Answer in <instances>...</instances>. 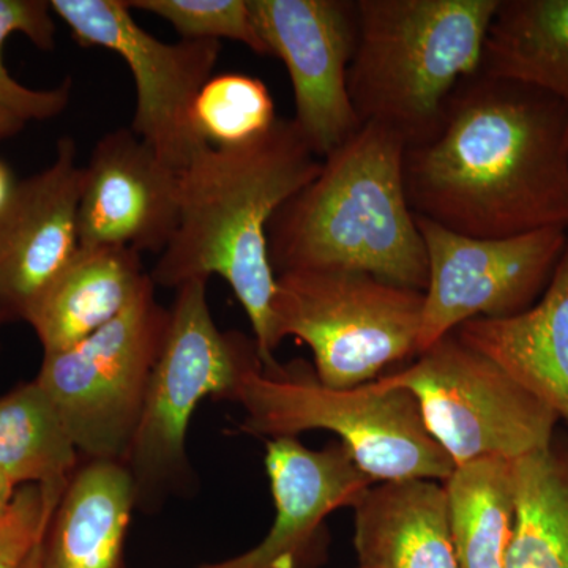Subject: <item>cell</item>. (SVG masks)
<instances>
[{
    "label": "cell",
    "instance_id": "cell-1",
    "mask_svg": "<svg viewBox=\"0 0 568 568\" xmlns=\"http://www.w3.org/2000/svg\"><path fill=\"white\" fill-rule=\"evenodd\" d=\"M403 178L413 212L458 234L568 230V108L478 71L448 100L435 136L406 148Z\"/></svg>",
    "mask_w": 568,
    "mask_h": 568
},
{
    "label": "cell",
    "instance_id": "cell-2",
    "mask_svg": "<svg viewBox=\"0 0 568 568\" xmlns=\"http://www.w3.org/2000/svg\"><path fill=\"white\" fill-rule=\"evenodd\" d=\"M321 168L294 119L278 118L241 144L203 149L179 175L178 231L149 272L155 287L166 290L222 276L244 306L265 372L280 368L272 349L276 275L268 224Z\"/></svg>",
    "mask_w": 568,
    "mask_h": 568
},
{
    "label": "cell",
    "instance_id": "cell-3",
    "mask_svg": "<svg viewBox=\"0 0 568 568\" xmlns=\"http://www.w3.org/2000/svg\"><path fill=\"white\" fill-rule=\"evenodd\" d=\"M406 142L364 123L268 224L275 275L305 268L366 272L425 293L428 260L403 178Z\"/></svg>",
    "mask_w": 568,
    "mask_h": 568
},
{
    "label": "cell",
    "instance_id": "cell-4",
    "mask_svg": "<svg viewBox=\"0 0 568 568\" xmlns=\"http://www.w3.org/2000/svg\"><path fill=\"white\" fill-rule=\"evenodd\" d=\"M499 0H357L347 92L357 118L410 145L432 140L448 100L478 73Z\"/></svg>",
    "mask_w": 568,
    "mask_h": 568
},
{
    "label": "cell",
    "instance_id": "cell-5",
    "mask_svg": "<svg viewBox=\"0 0 568 568\" xmlns=\"http://www.w3.org/2000/svg\"><path fill=\"white\" fill-rule=\"evenodd\" d=\"M235 403L245 409L241 432L280 439L310 429L338 436L357 466L379 481L436 480L444 484L455 465L426 429L416 396L377 381L332 388L305 361L264 366L242 379Z\"/></svg>",
    "mask_w": 568,
    "mask_h": 568
},
{
    "label": "cell",
    "instance_id": "cell-6",
    "mask_svg": "<svg viewBox=\"0 0 568 568\" xmlns=\"http://www.w3.org/2000/svg\"><path fill=\"white\" fill-rule=\"evenodd\" d=\"M207 283L192 280L175 290L170 328L125 462L136 508L145 515L196 489L186 436L197 405L205 398L235 402L242 379L264 366L253 336L220 331L209 308Z\"/></svg>",
    "mask_w": 568,
    "mask_h": 568
},
{
    "label": "cell",
    "instance_id": "cell-7",
    "mask_svg": "<svg viewBox=\"0 0 568 568\" xmlns=\"http://www.w3.org/2000/svg\"><path fill=\"white\" fill-rule=\"evenodd\" d=\"M424 301L420 291L366 272H283L272 298V349L295 336L312 349L321 384L364 386L417 355Z\"/></svg>",
    "mask_w": 568,
    "mask_h": 568
},
{
    "label": "cell",
    "instance_id": "cell-8",
    "mask_svg": "<svg viewBox=\"0 0 568 568\" xmlns=\"http://www.w3.org/2000/svg\"><path fill=\"white\" fill-rule=\"evenodd\" d=\"M170 320L151 280L121 316L84 342L43 355L36 381L84 459L125 465Z\"/></svg>",
    "mask_w": 568,
    "mask_h": 568
},
{
    "label": "cell",
    "instance_id": "cell-9",
    "mask_svg": "<svg viewBox=\"0 0 568 568\" xmlns=\"http://www.w3.org/2000/svg\"><path fill=\"white\" fill-rule=\"evenodd\" d=\"M417 357L376 381L416 396L426 429L455 466L488 457L518 459L555 436L558 416L455 332Z\"/></svg>",
    "mask_w": 568,
    "mask_h": 568
},
{
    "label": "cell",
    "instance_id": "cell-10",
    "mask_svg": "<svg viewBox=\"0 0 568 568\" xmlns=\"http://www.w3.org/2000/svg\"><path fill=\"white\" fill-rule=\"evenodd\" d=\"M82 48L121 55L132 71L136 108L130 129L179 174L207 148L194 136L190 111L213 77L222 41L164 43L134 20L126 0H50Z\"/></svg>",
    "mask_w": 568,
    "mask_h": 568
},
{
    "label": "cell",
    "instance_id": "cell-11",
    "mask_svg": "<svg viewBox=\"0 0 568 568\" xmlns=\"http://www.w3.org/2000/svg\"><path fill=\"white\" fill-rule=\"evenodd\" d=\"M416 219L428 260L417 355L467 321L503 320L536 305L568 242L564 227L480 239Z\"/></svg>",
    "mask_w": 568,
    "mask_h": 568
},
{
    "label": "cell",
    "instance_id": "cell-12",
    "mask_svg": "<svg viewBox=\"0 0 568 568\" xmlns=\"http://www.w3.org/2000/svg\"><path fill=\"white\" fill-rule=\"evenodd\" d=\"M261 40L286 65L294 121L325 159L362 126L347 92L357 0H248Z\"/></svg>",
    "mask_w": 568,
    "mask_h": 568
},
{
    "label": "cell",
    "instance_id": "cell-13",
    "mask_svg": "<svg viewBox=\"0 0 568 568\" xmlns=\"http://www.w3.org/2000/svg\"><path fill=\"white\" fill-rule=\"evenodd\" d=\"M82 183L77 142L63 136L54 162L18 182L0 213V308L10 323L28 320L80 250Z\"/></svg>",
    "mask_w": 568,
    "mask_h": 568
},
{
    "label": "cell",
    "instance_id": "cell-14",
    "mask_svg": "<svg viewBox=\"0 0 568 568\" xmlns=\"http://www.w3.org/2000/svg\"><path fill=\"white\" fill-rule=\"evenodd\" d=\"M132 129L104 134L84 166L80 246L162 253L181 219V178Z\"/></svg>",
    "mask_w": 568,
    "mask_h": 568
},
{
    "label": "cell",
    "instance_id": "cell-15",
    "mask_svg": "<svg viewBox=\"0 0 568 568\" xmlns=\"http://www.w3.org/2000/svg\"><path fill=\"white\" fill-rule=\"evenodd\" d=\"M265 450L275 506L267 536L235 558L197 568H305L325 518L338 508H354L375 485L342 443L313 450L295 437H280L267 440Z\"/></svg>",
    "mask_w": 568,
    "mask_h": 568
},
{
    "label": "cell",
    "instance_id": "cell-16",
    "mask_svg": "<svg viewBox=\"0 0 568 568\" xmlns=\"http://www.w3.org/2000/svg\"><path fill=\"white\" fill-rule=\"evenodd\" d=\"M455 335L506 369L568 426V242L536 305L503 320L467 321Z\"/></svg>",
    "mask_w": 568,
    "mask_h": 568
},
{
    "label": "cell",
    "instance_id": "cell-17",
    "mask_svg": "<svg viewBox=\"0 0 568 568\" xmlns=\"http://www.w3.org/2000/svg\"><path fill=\"white\" fill-rule=\"evenodd\" d=\"M134 508L129 467L84 459L41 537V568H126V536Z\"/></svg>",
    "mask_w": 568,
    "mask_h": 568
},
{
    "label": "cell",
    "instance_id": "cell-18",
    "mask_svg": "<svg viewBox=\"0 0 568 568\" xmlns=\"http://www.w3.org/2000/svg\"><path fill=\"white\" fill-rule=\"evenodd\" d=\"M354 511L357 568H459L440 481L372 485Z\"/></svg>",
    "mask_w": 568,
    "mask_h": 568
},
{
    "label": "cell",
    "instance_id": "cell-19",
    "mask_svg": "<svg viewBox=\"0 0 568 568\" xmlns=\"http://www.w3.org/2000/svg\"><path fill=\"white\" fill-rule=\"evenodd\" d=\"M149 282L141 253L122 246H80L26 323L44 354L69 349L121 316Z\"/></svg>",
    "mask_w": 568,
    "mask_h": 568
},
{
    "label": "cell",
    "instance_id": "cell-20",
    "mask_svg": "<svg viewBox=\"0 0 568 568\" xmlns=\"http://www.w3.org/2000/svg\"><path fill=\"white\" fill-rule=\"evenodd\" d=\"M478 71L536 88L568 108V0H499Z\"/></svg>",
    "mask_w": 568,
    "mask_h": 568
},
{
    "label": "cell",
    "instance_id": "cell-21",
    "mask_svg": "<svg viewBox=\"0 0 568 568\" xmlns=\"http://www.w3.org/2000/svg\"><path fill=\"white\" fill-rule=\"evenodd\" d=\"M507 568H568V433L515 459V525Z\"/></svg>",
    "mask_w": 568,
    "mask_h": 568
},
{
    "label": "cell",
    "instance_id": "cell-22",
    "mask_svg": "<svg viewBox=\"0 0 568 568\" xmlns=\"http://www.w3.org/2000/svg\"><path fill=\"white\" fill-rule=\"evenodd\" d=\"M459 568H507L515 525V459L455 466L444 481Z\"/></svg>",
    "mask_w": 568,
    "mask_h": 568
},
{
    "label": "cell",
    "instance_id": "cell-23",
    "mask_svg": "<svg viewBox=\"0 0 568 568\" xmlns=\"http://www.w3.org/2000/svg\"><path fill=\"white\" fill-rule=\"evenodd\" d=\"M80 467L69 428L36 379L0 396V474L14 489H65Z\"/></svg>",
    "mask_w": 568,
    "mask_h": 568
},
{
    "label": "cell",
    "instance_id": "cell-24",
    "mask_svg": "<svg viewBox=\"0 0 568 568\" xmlns=\"http://www.w3.org/2000/svg\"><path fill=\"white\" fill-rule=\"evenodd\" d=\"M271 91L260 78L244 73L213 74L190 111L196 140L207 148H226L253 140L276 121Z\"/></svg>",
    "mask_w": 568,
    "mask_h": 568
},
{
    "label": "cell",
    "instance_id": "cell-25",
    "mask_svg": "<svg viewBox=\"0 0 568 568\" xmlns=\"http://www.w3.org/2000/svg\"><path fill=\"white\" fill-rule=\"evenodd\" d=\"M54 11L50 0H0V106L22 122L51 121L69 106L73 81L67 78L54 89H31L21 84L3 65L2 47L13 33H22L39 50L55 44Z\"/></svg>",
    "mask_w": 568,
    "mask_h": 568
},
{
    "label": "cell",
    "instance_id": "cell-26",
    "mask_svg": "<svg viewBox=\"0 0 568 568\" xmlns=\"http://www.w3.org/2000/svg\"><path fill=\"white\" fill-rule=\"evenodd\" d=\"M130 9L170 22L181 40L241 41L263 58L271 52L254 26L248 0H126Z\"/></svg>",
    "mask_w": 568,
    "mask_h": 568
},
{
    "label": "cell",
    "instance_id": "cell-27",
    "mask_svg": "<svg viewBox=\"0 0 568 568\" xmlns=\"http://www.w3.org/2000/svg\"><path fill=\"white\" fill-rule=\"evenodd\" d=\"M65 489L26 485L0 517V568H20L43 537Z\"/></svg>",
    "mask_w": 568,
    "mask_h": 568
},
{
    "label": "cell",
    "instance_id": "cell-28",
    "mask_svg": "<svg viewBox=\"0 0 568 568\" xmlns=\"http://www.w3.org/2000/svg\"><path fill=\"white\" fill-rule=\"evenodd\" d=\"M17 183L10 168L0 160V213H2L3 209L9 204L11 194H13L14 189H17Z\"/></svg>",
    "mask_w": 568,
    "mask_h": 568
},
{
    "label": "cell",
    "instance_id": "cell-29",
    "mask_svg": "<svg viewBox=\"0 0 568 568\" xmlns=\"http://www.w3.org/2000/svg\"><path fill=\"white\" fill-rule=\"evenodd\" d=\"M24 126L26 122H22L17 115L0 106V140H7V138L21 133Z\"/></svg>",
    "mask_w": 568,
    "mask_h": 568
},
{
    "label": "cell",
    "instance_id": "cell-30",
    "mask_svg": "<svg viewBox=\"0 0 568 568\" xmlns=\"http://www.w3.org/2000/svg\"><path fill=\"white\" fill-rule=\"evenodd\" d=\"M14 493H17V489L11 487L9 481L6 480V477L0 474V517L9 510Z\"/></svg>",
    "mask_w": 568,
    "mask_h": 568
},
{
    "label": "cell",
    "instance_id": "cell-31",
    "mask_svg": "<svg viewBox=\"0 0 568 568\" xmlns=\"http://www.w3.org/2000/svg\"><path fill=\"white\" fill-rule=\"evenodd\" d=\"M41 540L33 547L32 551L29 552L28 558L20 568H41Z\"/></svg>",
    "mask_w": 568,
    "mask_h": 568
},
{
    "label": "cell",
    "instance_id": "cell-32",
    "mask_svg": "<svg viewBox=\"0 0 568 568\" xmlns=\"http://www.w3.org/2000/svg\"><path fill=\"white\" fill-rule=\"evenodd\" d=\"M9 317L6 316V313H3V310L0 308V334H2L3 325L9 324Z\"/></svg>",
    "mask_w": 568,
    "mask_h": 568
}]
</instances>
